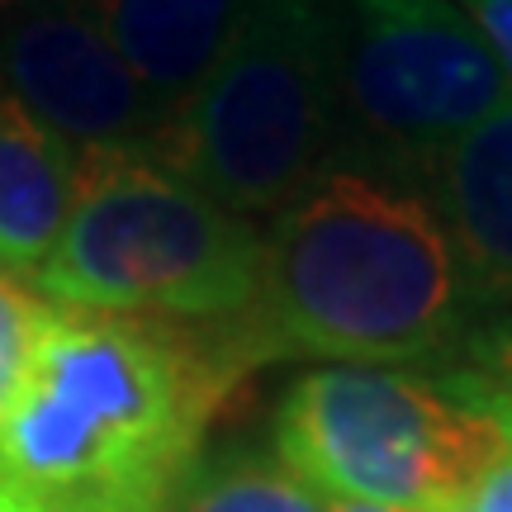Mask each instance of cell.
Returning a JSON list of instances; mask_svg holds the SVG:
<instances>
[{"instance_id":"6da1fadb","label":"cell","mask_w":512,"mask_h":512,"mask_svg":"<svg viewBox=\"0 0 512 512\" xmlns=\"http://www.w3.org/2000/svg\"><path fill=\"white\" fill-rule=\"evenodd\" d=\"M484 323L460 256L418 185L328 166L261 233L252 304L214 323L233 370L261 361H451Z\"/></svg>"},{"instance_id":"e0dca14e","label":"cell","mask_w":512,"mask_h":512,"mask_svg":"<svg viewBox=\"0 0 512 512\" xmlns=\"http://www.w3.org/2000/svg\"><path fill=\"white\" fill-rule=\"evenodd\" d=\"M19 0H0V15H5V10H15Z\"/></svg>"},{"instance_id":"4fadbf2b","label":"cell","mask_w":512,"mask_h":512,"mask_svg":"<svg viewBox=\"0 0 512 512\" xmlns=\"http://www.w3.org/2000/svg\"><path fill=\"white\" fill-rule=\"evenodd\" d=\"M456 375H465V380L475 384L479 394L512 422V313L484 318V323L465 337Z\"/></svg>"},{"instance_id":"277c9868","label":"cell","mask_w":512,"mask_h":512,"mask_svg":"<svg viewBox=\"0 0 512 512\" xmlns=\"http://www.w3.org/2000/svg\"><path fill=\"white\" fill-rule=\"evenodd\" d=\"M261 233L157 157H86L38 290L53 304L228 323L256 294Z\"/></svg>"},{"instance_id":"9a60e30c","label":"cell","mask_w":512,"mask_h":512,"mask_svg":"<svg viewBox=\"0 0 512 512\" xmlns=\"http://www.w3.org/2000/svg\"><path fill=\"white\" fill-rule=\"evenodd\" d=\"M460 512H512V451L498 460L489 475L475 484V494L465 498Z\"/></svg>"},{"instance_id":"8992f818","label":"cell","mask_w":512,"mask_h":512,"mask_svg":"<svg viewBox=\"0 0 512 512\" xmlns=\"http://www.w3.org/2000/svg\"><path fill=\"white\" fill-rule=\"evenodd\" d=\"M337 29V166L422 190L441 152L512 100L503 67L456 0H337Z\"/></svg>"},{"instance_id":"2e32d148","label":"cell","mask_w":512,"mask_h":512,"mask_svg":"<svg viewBox=\"0 0 512 512\" xmlns=\"http://www.w3.org/2000/svg\"><path fill=\"white\" fill-rule=\"evenodd\" d=\"M328 512H403V508H380V503H351V498H328Z\"/></svg>"},{"instance_id":"7c38bea8","label":"cell","mask_w":512,"mask_h":512,"mask_svg":"<svg viewBox=\"0 0 512 512\" xmlns=\"http://www.w3.org/2000/svg\"><path fill=\"white\" fill-rule=\"evenodd\" d=\"M48 313H53L48 299H38L29 285H19L15 275L0 271V422L10 418L19 389H24L38 337L48 328Z\"/></svg>"},{"instance_id":"52a82bcc","label":"cell","mask_w":512,"mask_h":512,"mask_svg":"<svg viewBox=\"0 0 512 512\" xmlns=\"http://www.w3.org/2000/svg\"><path fill=\"white\" fill-rule=\"evenodd\" d=\"M0 86L76 157H162L166 110L86 0H38L0 24Z\"/></svg>"},{"instance_id":"ba28073f","label":"cell","mask_w":512,"mask_h":512,"mask_svg":"<svg viewBox=\"0 0 512 512\" xmlns=\"http://www.w3.org/2000/svg\"><path fill=\"white\" fill-rule=\"evenodd\" d=\"M479 313L512 309V100L479 119L422 176Z\"/></svg>"},{"instance_id":"9c48e42d","label":"cell","mask_w":512,"mask_h":512,"mask_svg":"<svg viewBox=\"0 0 512 512\" xmlns=\"http://www.w3.org/2000/svg\"><path fill=\"white\" fill-rule=\"evenodd\" d=\"M143 91L176 119L252 0H86Z\"/></svg>"},{"instance_id":"8fae6325","label":"cell","mask_w":512,"mask_h":512,"mask_svg":"<svg viewBox=\"0 0 512 512\" xmlns=\"http://www.w3.org/2000/svg\"><path fill=\"white\" fill-rule=\"evenodd\" d=\"M166 512H328V498L285 460L228 451L204 465L195 460Z\"/></svg>"},{"instance_id":"30bf717a","label":"cell","mask_w":512,"mask_h":512,"mask_svg":"<svg viewBox=\"0 0 512 512\" xmlns=\"http://www.w3.org/2000/svg\"><path fill=\"white\" fill-rule=\"evenodd\" d=\"M81 157L0 86V266L38 275L76 209Z\"/></svg>"},{"instance_id":"5bb4252c","label":"cell","mask_w":512,"mask_h":512,"mask_svg":"<svg viewBox=\"0 0 512 512\" xmlns=\"http://www.w3.org/2000/svg\"><path fill=\"white\" fill-rule=\"evenodd\" d=\"M456 5L470 15V24H475L479 34H484V43H489V53H494V62L503 67L508 91H512V0H456Z\"/></svg>"},{"instance_id":"3957f363","label":"cell","mask_w":512,"mask_h":512,"mask_svg":"<svg viewBox=\"0 0 512 512\" xmlns=\"http://www.w3.org/2000/svg\"><path fill=\"white\" fill-rule=\"evenodd\" d=\"M337 0H252L157 162L242 219L280 214L342 147Z\"/></svg>"},{"instance_id":"7a4b0ae2","label":"cell","mask_w":512,"mask_h":512,"mask_svg":"<svg viewBox=\"0 0 512 512\" xmlns=\"http://www.w3.org/2000/svg\"><path fill=\"white\" fill-rule=\"evenodd\" d=\"M233 375L190 323L53 304L0 422V512H166Z\"/></svg>"},{"instance_id":"5b68a950","label":"cell","mask_w":512,"mask_h":512,"mask_svg":"<svg viewBox=\"0 0 512 512\" xmlns=\"http://www.w3.org/2000/svg\"><path fill=\"white\" fill-rule=\"evenodd\" d=\"M275 451L323 498L460 512L512 451V422L456 370L323 366L285 389Z\"/></svg>"}]
</instances>
